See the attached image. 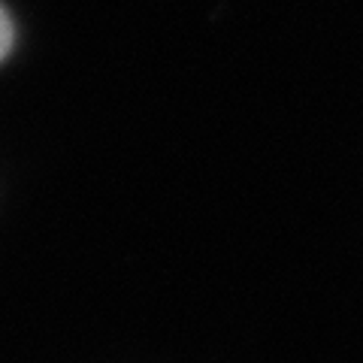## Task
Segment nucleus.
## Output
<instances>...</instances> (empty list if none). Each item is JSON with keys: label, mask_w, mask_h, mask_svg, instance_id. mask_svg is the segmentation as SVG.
Here are the masks:
<instances>
[{"label": "nucleus", "mask_w": 363, "mask_h": 363, "mask_svg": "<svg viewBox=\"0 0 363 363\" xmlns=\"http://www.w3.org/2000/svg\"><path fill=\"white\" fill-rule=\"evenodd\" d=\"M9 49H13V21H9L6 9L0 6V61L9 55Z\"/></svg>", "instance_id": "1"}]
</instances>
